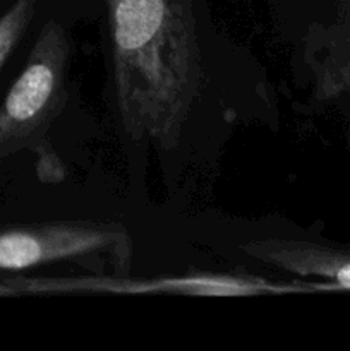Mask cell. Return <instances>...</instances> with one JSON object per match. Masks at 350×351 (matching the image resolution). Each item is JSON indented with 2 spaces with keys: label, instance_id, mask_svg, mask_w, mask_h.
I'll return each instance as SVG.
<instances>
[{
  "label": "cell",
  "instance_id": "cell-1",
  "mask_svg": "<svg viewBox=\"0 0 350 351\" xmlns=\"http://www.w3.org/2000/svg\"><path fill=\"white\" fill-rule=\"evenodd\" d=\"M108 24L120 129L175 146L202 84L191 0H108Z\"/></svg>",
  "mask_w": 350,
  "mask_h": 351
},
{
  "label": "cell",
  "instance_id": "cell-2",
  "mask_svg": "<svg viewBox=\"0 0 350 351\" xmlns=\"http://www.w3.org/2000/svg\"><path fill=\"white\" fill-rule=\"evenodd\" d=\"M69 53L65 31L60 24L48 23L0 105V160L33 146L60 113Z\"/></svg>",
  "mask_w": 350,
  "mask_h": 351
},
{
  "label": "cell",
  "instance_id": "cell-3",
  "mask_svg": "<svg viewBox=\"0 0 350 351\" xmlns=\"http://www.w3.org/2000/svg\"><path fill=\"white\" fill-rule=\"evenodd\" d=\"M110 254L127 273L130 239L122 226L88 221L43 223L0 232V273L33 269L58 261Z\"/></svg>",
  "mask_w": 350,
  "mask_h": 351
},
{
  "label": "cell",
  "instance_id": "cell-4",
  "mask_svg": "<svg viewBox=\"0 0 350 351\" xmlns=\"http://www.w3.org/2000/svg\"><path fill=\"white\" fill-rule=\"evenodd\" d=\"M244 250L254 259L285 273L323 278L335 287L350 290V254L290 239L261 240L249 243Z\"/></svg>",
  "mask_w": 350,
  "mask_h": 351
},
{
  "label": "cell",
  "instance_id": "cell-5",
  "mask_svg": "<svg viewBox=\"0 0 350 351\" xmlns=\"http://www.w3.org/2000/svg\"><path fill=\"white\" fill-rule=\"evenodd\" d=\"M34 14V0H17L0 16V69L19 43Z\"/></svg>",
  "mask_w": 350,
  "mask_h": 351
},
{
  "label": "cell",
  "instance_id": "cell-6",
  "mask_svg": "<svg viewBox=\"0 0 350 351\" xmlns=\"http://www.w3.org/2000/svg\"><path fill=\"white\" fill-rule=\"evenodd\" d=\"M16 293L14 287L10 285V281H0V295H9Z\"/></svg>",
  "mask_w": 350,
  "mask_h": 351
}]
</instances>
